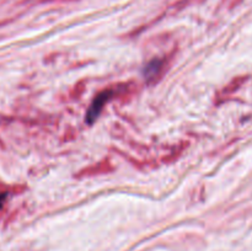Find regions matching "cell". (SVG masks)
I'll list each match as a JSON object with an SVG mask.
<instances>
[{"label": "cell", "instance_id": "6da1fadb", "mask_svg": "<svg viewBox=\"0 0 252 251\" xmlns=\"http://www.w3.org/2000/svg\"><path fill=\"white\" fill-rule=\"evenodd\" d=\"M162 68H164V62L159 61V59H154L145 68V78L149 81H152V83H154V81H157L158 76H160V74H161Z\"/></svg>", "mask_w": 252, "mask_h": 251}, {"label": "cell", "instance_id": "7a4b0ae2", "mask_svg": "<svg viewBox=\"0 0 252 251\" xmlns=\"http://www.w3.org/2000/svg\"><path fill=\"white\" fill-rule=\"evenodd\" d=\"M108 94L110 93L101 94V95H98L97 98L94 101L93 106H91L90 111H89V113H88V118L90 120V122H93V121L97 117V115L100 113L101 108H102L103 103H105V101L107 100V97H106V96H108Z\"/></svg>", "mask_w": 252, "mask_h": 251}]
</instances>
